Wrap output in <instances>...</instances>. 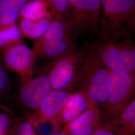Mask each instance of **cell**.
I'll return each instance as SVG.
<instances>
[{
  "label": "cell",
  "mask_w": 135,
  "mask_h": 135,
  "mask_svg": "<svg viewBox=\"0 0 135 135\" xmlns=\"http://www.w3.org/2000/svg\"><path fill=\"white\" fill-rule=\"evenodd\" d=\"M0 55L5 67L18 74L21 83L33 77L36 58L33 49L24 41L7 49Z\"/></svg>",
  "instance_id": "ba28073f"
},
{
  "label": "cell",
  "mask_w": 135,
  "mask_h": 135,
  "mask_svg": "<svg viewBox=\"0 0 135 135\" xmlns=\"http://www.w3.org/2000/svg\"><path fill=\"white\" fill-rule=\"evenodd\" d=\"M111 123L115 135H135V91L129 103Z\"/></svg>",
  "instance_id": "5bb4252c"
},
{
  "label": "cell",
  "mask_w": 135,
  "mask_h": 135,
  "mask_svg": "<svg viewBox=\"0 0 135 135\" xmlns=\"http://www.w3.org/2000/svg\"><path fill=\"white\" fill-rule=\"evenodd\" d=\"M135 5V0H102L99 37L108 36L122 29Z\"/></svg>",
  "instance_id": "52a82bcc"
},
{
  "label": "cell",
  "mask_w": 135,
  "mask_h": 135,
  "mask_svg": "<svg viewBox=\"0 0 135 135\" xmlns=\"http://www.w3.org/2000/svg\"><path fill=\"white\" fill-rule=\"evenodd\" d=\"M111 90L101 108L104 122L111 123L125 108L135 91V75L111 72Z\"/></svg>",
  "instance_id": "5b68a950"
},
{
  "label": "cell",
  "mask_w": 135,
  "mask_h": 135,
  "mask_svg": "<svg viewBox=\"0 0 135 135\" xmlns=\"http://www.w3.org/2000/svg\"><path fill=\"white\" fill-rule=\"evenodd\" d=\"M91 135H115L111 123L104 122L102 125Z\"/></svg>",
  "instance_id": "7402d4cb"
},
{
  "label": "cell",
  "mask_w": 135,
  "mask_h": 135,
  "mask_svg": "<svg viewBox=\"0 0 135 135\" xmlns=\"http://www.w3.org/2000/svg\"><path fill=\"white\" fill-rule=\"evenodd\" d=\"M111 72L135 75V41L122 29L99 37L87 51Z\"/></svg>",
  "instance_id": "6da1fadb"
},
{
  "label": "cell",
  "mask_w": 135,
  "mask_h": 135,
  "mask_svg": "<svg viewBox=\"0 0 135 135\" xmlns=\"http://www.w3.org/2000/svg\"><path fill=\"white\" fill-rule=\"evenodd\" d=\"M46 6L54 18L63 17L68 0H39Z\"/></svg>",
  "instance_id": "ac0fdd59"
},
{
  "label": "cell",
  "mask_w": 135,
  "mask_h": 135,
  "mask_svg": "<svg viewBox=\"0 0 135 135\" xmlns=\"http://www.w3.org/2000/svg\"><path fill=\"white\" fill-rule=\"evenodd\" d=\"M54 19L53 15L49 11L37 18L20 19L17 24L23 38L37 41L47 32Z\"/></svg>",
  "instance_id": "7c38bea8"
},
{
  "label": "cell",
  "mask_w": 135,
  "mask_h": 135,
  "mask_svg": "<svg viewBox=\"0 0 135 135\" xmlns=\"http://www.w3.org/2000/svg\"><path fill=\"white\" fill-rule=\"evenodd\" d=\"M70 94L66 90H52L29 121L35 127L49 122L58 128L60 125L59 117Z\"/></svg>",
  "instance_id": "9c48e42d"
},
{
  "label": "cell",
  "mask_w": 135,
  "mask_h": 135,
  "mask_svg": "<svg viewBox=\"0 0 135 135\" xmlns=\"http://www.w3.org/2000/svg\"><path fill=\"white\" fill-rule=\"evenodd\" d=\"M6 68L0 61V96L6 92L10 84V80L6 71Z\"/></svg>",
  "instance_id": "44dd1931"
},
{
  "label": "cell",
  "mask_w": 135,
  "mask_h": 135,
  "mask_svg": "<svg viewBox=\"0 0 135 135\" xmlns=\"http://www.w3.org/2000/svg\"><path fill=\"white\" fill-rule=\"evenodd\" d=\"M101 15L102 0H68L63 17L75 41L99 34Z\"/></svg>",
  "instance_id": "277c9868"
},
{
  "label": "cell",
  "mask_w": 135,
  "mask_h": 135,
  "mask_svg": "<svg viewBox=\"0 0 135 135\" xmlns=\"http://www.w3.org/2000/svg\"><path fill=\"white\" fill-rule=\"evenodd\" d=\"M126 22H128L131 28L135 33V5L133 10H132L130 16L127 20Z\"/></svg>",
  "instance_id": "603a6c76"
},
{
  "label": "cell",
  "mask_w": 135,
  "mask_h": 135,
  "mask_svg": "<svg viewBox=\"0 0 135 135\" xmlns=\"http://www.w3.org/2000/svg\"><path fill=\"white\" fill-rule=\"evenodd\" d=\"M32 0H0V30L17 23L25 5Z\"/></svg>",
  "instance_id": "9a60e30c"
},
{
  "label": "cell",
  "mask_w": 135,
  "mask_h": 135,
  "mask_svg": "<svg viewBox=\"0 0 135 135\" xmlns=\"http://www.w3.org/2000/svg\"><path fill=\"white\" fill-rule=\"evenodd\" d=\"M52 90L48 74L31 78L21 83L18 93L20 101L24 106L36 111Z\"/></svg>",
  "instance_id": "30bf717a"
},
{
  "label": "cell",
  "mask_w": 135,
  "mask_h": 135,
  "mask_svg": "<svg viewBox=\"0 0 135 135\" xmlns=\"http://www.w3.org/2000/svg\"><path fill=\"white\" fill-rule=\"evenodd\" d=\"M75 84L79 87L78 91L101 108L110 92L111 72L95 56L85 51Z\"/></svg>",
  "instance_id": "7a4b0ae2"
},
{
  "label": "cell",
  "mask_w": 135,
  "mask_h": 135,
  "mask_svg": "<svg viewBox=\"0 0 135 135\" xmlns=\"http://www.w3.org/2000/svg\"><path fill=\"white\" fill-rule=\"evenodd\" d=\"M68 135L67 134H66V133H65V132H61V133H54L53 134H52V135Z\"/></svg>",
  "instance_id": "cb8c5ba5"
},
{
  "label": "cell",
  "mask_w": 135,
  "mask_h": 135,
  "mask_svg": "<svg viewBox=\"0 0 135 135\" xmlns=\"http://www.w3.org/2000/svg\"><path fill=\"white\" fill-rule=\"evenodd\" d=\"M85 53L77 48L51 62L48 75L52 89L68 91L74 86Z\"/></svg>",
  "instance_id": "8992f818"
},
{
  "label": "cell",
  "mask_w": 135,
  "mask_h": 135,
  "mask_svg": "<svg viewBox=\"0 0 135 135\" xmlns=\"http://www.w3.org/2000/svg\"><path fill=\"white\" fill-rule=\"evenodd\" d=\"M14 135H37L35 132V127L29 121L21 122L13 129Z\"/></svg>",
  "instance_id": "d6986e66"
},
{
  "label": "cell",
  "mask_w": 135,
  "mask_h": 135,
  "mask_svg": "<svg viewBox=\"0 0 135 135\" xmlns=\"http://www.w3.org/2000/svg\"><path fill=\"white\" fill-rule=\"evenodd\" d=\"M70 25L64 17L54 18L47 32L33 47L36 61H52L77 48Z\"/></svg>",
  "instance_id": "3957f363"
},
{
  "label": "cell",
  "mask_w": 135,
  "mask_h": 135,
  "mask_svg": "<svg viewBox=\"0 0 135 135\" xmlns=\"http://www.w3.org/2000/svg\"><path fill=\"white\" fill-rule=\"evenodd\" d=\"M92 104L87 97L80 91L71 93L60 117V123L67 124L77 118Z\"/></svg>",
  "instance_id": "4fadbf2b"
},
{
  "label": "cell",
  "mask_w": 135,
  "mask_h": 135,
  "mask_svg": "<svg viewBox=\"0 0 135 135\" xmlns=\"http://www.w3.org/2000/svg\"><path fill=\"white\" fill-rule=\"evenodd\" d=\"M12 125L13 121L10 116L0 107V132L9 135Z\"/></svg>",
  "instance_id": "ffe728a7"
},
{
  "label": "cell",
  "mask_w": 135,
  "mask_h": 135,
  "mask_svg": "<svg viewBox=\"0 0 135 135\" xmlns=\"http://www.w3.org/2000/svg\"><path fill=\"white\" fill-rule=\"evenodd\" d=\"M23 38L17 23L6 29L0 30V54L15 44L24 41Z\"/></svg>",
  "instance_id": "2e32d148"
},
{
  "label": "cell",
  "mask_w": 135,
  "mask_h": 135,
  "mask_svg": "<svg viewBox=\"0 0 135 135\" xmlns=\"http://www.w3.org/2000/svg\"><path fill=\"white\" fill-rule=\"evenodd\" d=\"M46 6L40 1L32 0L25 5L21 12L20 19H35L41 17L48 12Z\"/></svg>",
  "instance_id": "e0dca14e"
},
{
  "label": "cell",
  "mask_w": 135,
  "mask_h": 135,
  "mask_svg": "<svg viewBox=\"0 0 135 135\" xmlns=\"http://www.w3.org/2000/svg\"><path fill=\"white\" fill-rule=\"evenodd\" d=\"M0 135H9L8 134H5V133H1L0 132Z\"/></svg>",
  "instance_id": "d4e9b609"
},
{
  "label": "cell",
  "mask_w": 135,
  "mask_h": 135,
  "mask_svg": "<svg viewBox=\"0 0 135 135\" xmlns=\"http://www.w3.org/2000/svg\"><path fill=\"white\" fill-rule=\"evenodd\" d=\"M103 123L100 107L92 104L77 118L65 124L62 131L68 135H91Z\"/></svg>",
  "instance_id": "8fae6325"
}]
</instances>
